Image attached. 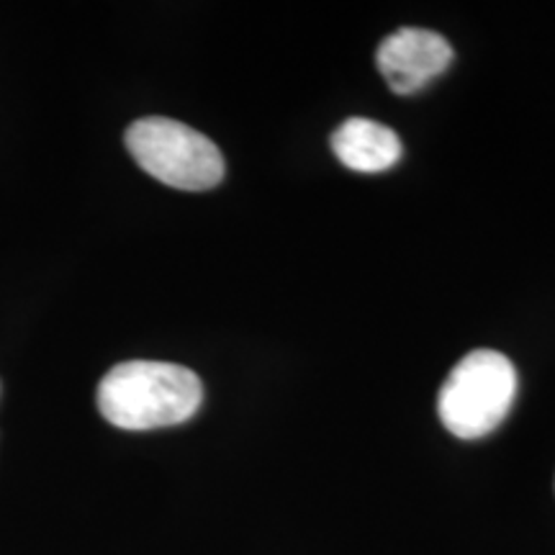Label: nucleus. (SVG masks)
<instances>
[{
  "mask_svg": "<svg viewBox=\"0 0 555 555\" xmlns=\"http://www.w3.org/2000/svg\"><path fill=\"white\" fill-rule=\"evenodd\" d=\"M95 399L108 425L144 433L189 422L204 401V386L191 367L127 360L101 378Z\"/></svg>",
  "mask_w": 555,
  "mask_h": 555,
  "instance_id": "nucleus-1",
  "label": "nucleus"
},
{
  "mask_svg": "<svg viewBox=\"0 0 555 555\" xmlns=\"http://www.w3.org/2000/svg\"><path fill=\"white\" fill-rule=\"evenodd\" d=\"M517 397V371L494 350H474L457 360L437 397V414L461 440L491 435L509 414Z\"/></svg>",
  "mask_w": 555,
  "mask_h": 555,
  "instance_id": "nucleus-2",
  "label": "nucleus"
},
{
  "mask_svg": "<svg viewBox=\"0 0 555 555\" xmlns=\"http://www.w3.org/2000/svg\"><path fill=\"white\" fill-rule=\"evenodd\" d=\"M129 155L147 176L178 191H211L224 178V157L201 131L165 116H147L124 134Z\"/></svg>",
  "mask_w": 555,
  "mask_h": 555,
  "instance_id": "nucleus-3",
  "label": "nucleus"
},
{
  "mask_svg": "<svg viewBox=\"0 0 555 555\" xmlns=\"http://www.w3.org/2000/svg\"><path fill=\"white\" fill-rule=\"evenodd\" d=\"M453 62V47L442 34L429 29H399L380 41L376 65L388 82V88L399 95L416 93L440 78Z\"/></svg>",
  "mask_w": 555,
  "mask_h": 555,
  "instance_id": "nucleus-4",
  "label": "nucleus"
},
{
  "mask_svg": "<svg viewBox=\"0 0 555 555\" xmlns=\"http://www.w3.org/2000/svg\"><path fill=\"white\" fill-rule=\"evenodd\" d=\"M332 152L347 170L376 172L391 170L401 159V139L384 124L352 116L339 124L332 134Z\"/></svg>",
  "mask_w": 555,
  "mask_h": 555,
  "instance_id": "nucleus-5",
  "label": "nucleus"
}]
</instances>
